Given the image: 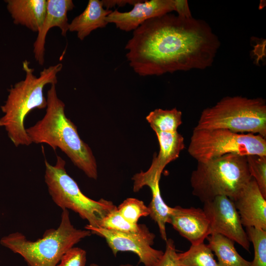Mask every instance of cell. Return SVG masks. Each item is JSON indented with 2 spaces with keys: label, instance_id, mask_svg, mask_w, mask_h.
<instances>
[{
  "label": "cell",
  "instance_id": "cell-1",
  "mask_svg": "<svg viewBox=\"0 0 266 266\" xmlns=\"http://www.w3.org/2000/svg\"><path fill=\"white\" fill-rule=\"evenodd\" d=\"M220 46L204 21L170 13L145 21L133 31L125 49L130 66L140 76L204 69Z\"/></svg>",
  "mask_w": 266,
  "mask_h": 266
},
{
  "label": "cell",
  "instance_id": "cell-2",
  "mask_svg": "<svg viewBox=\"0 0 266 266\" xmlns=\"http://www.w3.org/2000/svg\"><path fill=\"white\" fill-rule=\"evenodd\" d=\"M46 100L43 117L26 129L32 143H45L54 150L59 148L88 177L97 179V165L93 152L80 138L76 126L66 115L65 104L58 97L56 84L51 85Z\"/></svg>",
  "mask_w": 266,
  "mask_h": 266
},
{
  "label": "cell",
  "instance_id": "cell-3",
  "mask_svg": "<svg viewBox=\"0 0 266 266\" xmlns=\"http://www.w3.org/2000/svg\"><path fill=\"white\" fill-rule=\"evenodd\" d=\"M30 62H23L26 76L9 90L4 104L1 106L4 115L0 118V127L4 128L8 136L16 147L29 146L32 142L26 133L24 121L27 115L34 109L46 108L47 100L43 95V88L48 84H56L57 74L63 67L62 63L51 66L34 74Z\"/></svg>",
  "mask_w": 266,
  "mask_h": 266
},
{
  "label": "cell",
  "instance_id": "cell-4",
  "mask_svg": "<svg viewBox=\"0 0 266 266\" xmlns=\"http://www.w3.org/2000/svg\"><path fill=\"white\" fill-rule=\"evenodd\" d=\"M62 210L59 227L46 230L42 238L32 241L15 232L2 237L0 244L21 256L29 266H57L67 250L92 234L89 230L75 228L68 210Z\"/></svg>",
  "mask_w": 266,
  "mask_h": 266
},
{
  "label": "cell",
  "instance_id": "cell-5",
  "mask_svg": "<svg viewBox=\"0 0 266 266\" xmlns=\"http://www.w3.org/2000/svg\"><path fill=\"white\" fill-rule=\"evenodd\" d=\"M252 178L246 156L228 154L206 162H198L190 183L193 195L204 203L219 196L233 200Z\"/></svg>",
  "mask_w": 266,
  "mask_h": 266
},
{
  "label": "cell",
  "instance_id": "cell-6",
  "mask_svg": "<svg viewBox=\"0 0 266 266\" xmlns=\"http://www.w3.org/2000/svg\"><path fill=\"white\" fill-rule=\"evenodd\" d=\"M197 129H224L266 136V104L263 99L226 97L201 112Z\"/></svg>",
  "mask_w": 266,
  "mask_h": 266
},
{
  "label": "cell",
  "instance_id": "cell-7",
  "mask_svg": "<svg viewBox=\"0 0 266 266\" xmlns=\"http://www.w3.org/2000/svg\"><path fill=\"white\" fill-rule=\"evenodd\" d=\"M56 159L54 165L44 161V180L53 201L62 210L69 209L77 213L89 225L100 227L102 220L117 206L110 200H95L85 196L67 173L66 161L59 156Z\"/></svg>",
  "mask_w": 266,
  "mask_h": 266
},
{
  "label": "cell",
  "instance_id": "cell-8",
  "mask_svg": "<svg viewBox=\"0 0 266 266\" xmlns=\"http://www.w3.org/2000/svg\"><path fill=\"white\" fill-rule=\"evenodd\" d=\"M188 151L198 162L202 163L228 154L266 156V140L259 134L224 129L194 128Z\"/></svg>",
  "mask_w": 266,
  "mask_h": 266
},
{
  "label": "cell",
  "instance_id": "cell-9",
  "mask_svg": "<svg viewBox=\"0 0 266 266\" xmlns=\"http://www.w3.org/2000/svg\"><path fill=\"white\" fill-rule=\"evenodd\" d=\"M203 203L202 209L209 221L210 234L224 235L249 252L250 242L233 201L227 196H219Z\"/></svg>",
  "mask_w": 266,
  "mask_h": 266
},
{
  "label": "cell",
  "instance_id": "cell-10",
  "mask_svg": "<svg viewBox=\"0 0 266 266\" xmlns=\"http://www.w3.org/2000/svg\"><path fill=\"white\" fill-rule=\"evenodd\" d=\"M92 234L103 237L116 256L119 252H132L138 257L139 262L144 266H155L162 257L164 252L152 247L155 235L147 233H133L119 232L102 228L85 227Z\"/></svg>",
  "mask_w": 266,
  "mask_h": 266
},
{
  "label": "cell",
  "instance_id": "cell-11",
  "mask_svg": "<svg viewBox=\"0 0 266 266\" xmlns=\"http://www.w3.org/2000/svg\"><path fill=\"white\" fill-rule=\"evenodd\" d=\"M174 0H137L129 12L112 11L106 18L108 23H114L121 30L134 31L145 21L174 11Z\"/></svg>",
  "mask_w": 266,
  "mask_h": 266
},
{
  "label": "cell",
  "instance_id": "cell-12",
  "mask_svg": "<svg viewBox=\"0 0 266 266\" xmlns=\"http://www.w3.org/2000/svg\"><path fill=\"white\" fill-rule=\"evenodd\" d=\"M168 223L191 245L204 242L210 234L209 221L202 208L171 207Z\"/></svg>",
  "mask_w": 266,
  "mask_h": 266
},
{
  "label": "cell",
  "instance_id": "cell-13",
  "mask_svg": "<svg viewBox=\"0 0 266 266\" xmlns=\"http://www.w3.org/2000/svg\"><path fill=\"white\" fill-rule=\"evenodd\" d=\"M233 201L243 226L266 230V198L253 178Z\"/></svg>",
  "mask_w": 266,
  "mask_h": 266
},
{
  "label": "cell",
  "instance_id": "cell-14",
  "mask_svg": "<svg viewBox=\"0 0 266 266\" xmlns=\"http://www.w3.org/2000/svg\"><path fill=\"white\" fill-rule=\"evenodd\" d=\"M155 133L159 143V152L154 157L147 171H141L133 176V180L137 184H141L156 177H161L165 166L176 160L185 148L184 137L178 132H156Z\"/></svg>",
  "mask_w": 266,
  "mask_h": 266
},
{
  "label": "cell",
  "instance_id": "cell-15",
  "mask_svg": "<svg viewBox=\"0 0 266 266\" xmlns=\"http://www.w3.org/2000/svg\"><path fill=\"white\" fill-rule=\"evenodd\" d=\"M45 16L33 43V53L36 61L42 66L44 62L45 43L49 29L57 27L66 36L68 31L67 13L74 7L71 0H47Z\"/></svg>",
  "mask_w": 266,
  "mask_h": 266
},
{
  "label": "cell",
  "instance_id": "cell-16",
  "mask_svg": "<svg viewBox=\"0 0 266 266\" xmlns=\"http://www.w3.org/2000/svg\"><path fill=\"white\" fill-rule=\"evenodd\" d=\"M7 9L14 23L38 32L46 11L45 0H9Z\"/></svg>",
  "mask_w": 266,
  "mask_h": 266
},
{
  "label": "cell",
  "instance_id": "cell-17",
  "mask_svg": "<svg viewBox=\"0 0 266 266\" xmlns=\"http://www.w3.org/2000/svg\"><path fill=\"white\" fill-rule=\"evenodd\" d=\"M112 12L103 8L101 0H89L83 12L69 24L68 31L77 32V37L83 40L93 31L105 27L106 18Z\"/></svg>",
  "mask_w": 266,
  "mask_h": 266
},
{
  "label": "cell",
  "instance_id": "cell-18",
  "mask_svg": "<svg viewBox=\"0 0 266 266\" xmlns=\"http://www.w3.org/2000/svg\"><path fill=\"white\" fill-rule=\"evenodd\" d=\"M207 239L208 246L217 258L219 266H251V262L238 254L233 240L215 233L209 235Z\"/></svg>",
  "mask_w": 266,
  "mask_h": 266
},
{
  "label": "cell",
  "instance_id": "cell-19",
  "mask_svg": "<svg viewBox=\"0 0 266 266\" xmlns=\"http://www.w3.org/2000/svg\"><path fill=\"white\" fill-rule=\"evenodd\" d=\"M160 180L156 178L146 185L150 187L152 192V200L148 207L150 217L158 226L161 238L166 241L167 239L166 224L168 223L171 207L165 202L162 197L159 186Z\"/></svg>",
  "mask_w": 266,
  "mask_h": 266
},
{
  "label": "cell",
  "instance_id": "cell-20",
  "mask_svg": "<svg viewBox=\"0 0 266 266\" xmlns=\"http://www.w3.org/2000/svg\"><path fill=\"white\" fill-rule=\"evenodd\" d=\"M146 119L155 132H176L182 123V112L176 108L156 109L149 113Z\"/></svg>",
  "mask_w": 266,
  "mask_h": 266
},
{
  "label": "cell",
  "instance_id": "cell-21",
  "mask_svg": "<svg viewBox=\"0 0 266 266\" xmlns=\"http://www.w3.org/2000/svg\"><path fill=\"white\" fill-rule=\"evenodd\" d=\"M180 266H219L212 251L204 242L191 245L185 252L177 254Z\"/></svg>",
  "mask_w": 266,
  "mask_h": 266
},
{
  "label": "cell",
  "instance_id": "cell-22",
  "mask_svg": "<svg viewBox=\"0 0 266 266\" xmlns=\"http://www.w3.org/2000/svg\"><path fill=\"white\" fill-rule=\"evenodd\" d=\"M98 228L126 233H147L150 232L145 225L133 224L128 221L120 214L117 208L102 220Z\"/></svg>",
  "mask_w": 266,
  "mask_h": 266
},
{
  "label": "cell",
  "instance_id": "cell-23",
  "mask_svg": "<svg viewBox=\"0 0 266 266\" xmlns=\"http://www.w3.org/2000/svg\"><path fill=\"white\" fill-rule=\"evenodd\" d=\"M246 233L254 250L251 266H266V230L248 227L246 228Z\"/></svg>",
  "mask_w": 266,
  "mask_h": 266
},
{
  "label": "cell",
  "instance_id": "cell-24",
  "mask_svg": "<svg viewBox=\"0 0 266 266\" xmlns=\"http://www.w3.org/2000/svg\"><path fill=\"white\" fill-rule=\"evenodd\" d=\"M118 212L126 220L133 224H138L141 217L149 216V208L143 201L129 198L124 200L118 207Z\"/></svg>",
  "mask_w": 266,
  "mask_h": 266
},
{
  "label": "cell",
  "instance_id": "cell-25",
  "mask_svg": "<svg viewBox=\"0 0 266 266\" xmlns=\"http://www.w3.org/2000/svg\"><path fill=\"white\" fill-rule=\"evenodd\" d=\"M250 175L255 180L263 196L266 198V156H246Z\"/></svg>",
  "mask_w": 266,
  "mask_h": 266
},
{
  "label": "cell",
  "instance_id": "cell-26",
  "mask_svg": "<svg viewBox=\"0 0 266 266\" xmlns=\"http://www.w3.org/2000/svg\"><path fill=\"white\" fill-rule=\"evenodd\" d=\"M86 257L85 250L72 247L62 256L57 266H85Z\"/></svg>",
  "mask_w": 266,
  "mask_h": 266
},
{
  "label": "cell",
  "instance_id": "cell-27",
  "mask_svg": "<svg viewBox=\"0 0 266 266\" xmlns=\"http://www.w3.org/2000/svg\"><path fill=\"white\" fill-rule=\"evenodd\" d=\"M166 242L165 251L155 266H180L173 240L167 239Z\"/></svg>",
  "mask_w": 266,
  "mask_h": 266
},
{
  "label": "cell",
  "instance_id": "cell-28",
  "mask_svg": "<svg viewBox=\"0 0 266 266\" xmlns=\"http://www.w3.org/2000/svg\"><path fill=\"white\" fill-rule=\"evenodd\" d=\"M174 7L177 15L184 18L192 17L187 0H174Z\"/></svg>",
  "mask_w": 266,
  "mask_h": 266
},
{
  "label": "cell",
  "instance_id": "cell-29",
  "mask_svg": "<svg viewBox=\"0 0 266 266\" xmlns=\"http://www.w3.org/2000/svg\"><path fill=\"white\" fill-rule=\"evenodd\" d=\"M137 0H101L103 7L106 9H109L113 6H123L126 4L133 5Z\"/></svg>",
  "mask_w": 266,
  "mask_h": 266
},
{
  "label": "cell",
  "instance_id": "cell-30",
  "mask_svg": "<svg viewBox=\"0 0 266 266\" xmlns=\"http://www.w3.org/2000/svg\"><path fill=\"white\" fill-rule=\"evenodd\" d=\"M120 266H134L131 264H122V265H121Z\"/></svg>",
  "mask_w": 266,
  "mask_h": 266
},
{
  "label": "cell",
  "instance_id": "cell-31",
  "mask_svg": "<svg viewBox=\"0 0 266 266\" xmlns=\"http://www.w3.org/2000/svg\"><path fill=\"white\" fill-rule=\"evenodd\" d=\"M90 266H100L99 265H98V264H96L95 263H92Z\"/></svg>",
  "mask_w": 266,
  "mask_h": 266
}]
</instances>
